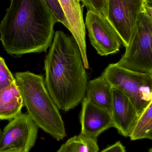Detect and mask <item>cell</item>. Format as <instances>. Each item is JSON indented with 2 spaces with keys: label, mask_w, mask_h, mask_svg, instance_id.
<instances>
[{
  "label": "cell",
  "mask_w": 152,
  "mask_h": 152,
  "mask_svg": "<svg viewBox=\"0 0 152 152\" xmlns=\"http://www.w3.org/2000/svg\"><path fill=\"white\" fill-rule=\"evenodd\" d=\"M56 22L43 0H11L0 24V40L12 56L46 52Z\"/></svg>",
  "instance_id": "6da1fadb"
},
{
  "label": "cell",
  "mask_w": 152,
  "mask_h": 152,
  "mask_svg": "<svg viewBox=\"0 0 152 152\" xmlns=\"http://www.w3.org/2000/svg\"><path fill=\"white\" fill-rule=\"evenodd\" d=\"M50 47L45 59V84L58 108L68 112L84 98L87 74L73 37L58 30Z\"/></svg>",
  "instance_id": "7a4b0ae2"
},
{
  "label": "cell",
  "mask_w": 152,
  "mask_h": 152,
  "mask_svg": "<svg viewBox=\"0 0 152 152\" xmlns=\"http://www.w3.org/2000/svg\"><path fill=\"white\" fill-rule=\"evenodd\" d=\"M27 113L38 128L57 141L67 136L59 108L48 93L43 76L29 71L15 75Z\"/></svg>",
  "instance_id": "3957f363"
},
{
  "label": "cell",
  "mask_w": 152,
  "mask_h": 152,
  "mask_svg": "<svg viewBox=\"0 0 152 152\" xmlns=\"http://www.w3.org/2000/svg\"><path fill=\"white\" fill-rule=\"evenodd\" d=\"M101 75L127 96L139 115L152 101V74L129 70L112 63Z\"/></svg>",
  "instance_id": "277c9868"
},
{
  "label": "cell",
  "mask_w": 152,
  "mask_h": 152,
  "mask_svg": "<svg viewBox=\"0 0 152 152\" xmlns=\"http://www.w3.org/2000/svg\"><path fill=\"white\" fill-rule=\"evenodd\" d=\"M117 64L125 68L152 74V17L140 14L130 42Z\"/></svg>",
  "instance_id": "5b68a950"
},
{
  "label": "cell",
  "mask_w": 152,
  "mask_h": 152,
  "mask_svg": "<svg viewBox=\"0 0 152 152\" xmlns=\"http://www.w3.org/2000/svg\"><path fill=\"white\" fill-rule=\"evenodd\" d=\"M145 3V0H109L107 19L126 48L129 45Z\"/></svg>",
  "instance_id": "8992f818"
},
{
  "label": "cell",
  "mask_w": 152,
  "mask_h": 152,
  "mask_svg": "<svg viewBox=\"0 0 152 152\" xmlns=\"http://www.w3.org/2000/svg\"><path fill=\"white\" fill-rule=\"evenodd\" d=\"M85 26L88 30L91 45L101 56L119 52L122 42L109 20L102 14L88 10Z\"/></svg>",
  "instance_id": "52a82bcc"
},
{
  "label": "cell",
  "mask_w": 152,
  "mask_h": 152,
  "mask_svg": "<svg viewBox=\"0 0 152 152\" xmlns=\"http://www.w3.org/2000/svg\"><path fill=\"white\" fill-rule=\"evenodd\" d=\"M38 127L28 113H21L5 127L0 138V151L21 149L27 151L34 147Z\"/></svg>",
  "instance_id": "ba28073f"
},
{
  "label": "cell",
  "mask_w": 152,
  "mask_h": 152,
  "mask_svg": "<svg viewBox=\"0 0 152 152\" xmlns=\"http://www.w3.org/2000/svg\"><path fill=\"white\" fill-rule=\"evenodd\" d=\"M80 134L97 139L105 130L114 127L111 112L86 98L82 102L80 115Z\"/></svg>",
  "instance_id": "9c48e42d"
},
{
  "label": "cell",
  "mask_w": 152,
  "mask_h": 152,
  "mask_svg": "<svg viewBox=\"0 0 152 152\" xmlns=\"http://www.w3.org/2000/svg\"><path fill=\"white\" fill-rule=\"evenodd\" d=\"M111 114L114 128L121 135L129 137L139 114L127 96L113 87Z\"/></svg>",
  "instance_id": "30bf717a"
},
{
  "label": "cell",
  "mask_w": 152,
  "mask_h": 152,
  "mask_svg": "<svg viewBox=\"0 0 152 152\" xmlns=\"http://www.w3.org/2000/svg\"><path fill=\"white\" fill-rule=\"evenodd\" d=\"M67 18L71 32L79 47L86 69L89 68L86 43V28L83 7L79 0H58Z\"/></svg>",
  "instance_id": "8fae6325"
},
{
  "label": "cell",
  "mask_w": 152,
  "mask_h": 152,
  "mask_svg": "<svg viewBox=\"0 0 152 152\" xmlns=\"http://www.w3.org/2000/svg\"><path fill=\"white\" fill-rule=\"evenodd\" d=\"M23 100L16 80L0 90V120L10 121L21 113Z\"/></svg>",
  "instance_id": "7c38bea8"
},
{
  "label": "cell",
  "mask_w": 152,
  "mask_h": 152,
  "mask_svg": "<svg viewBox=\"0 0 152 152\" xmlns=\"http://www.w3.org/2000/svg\"><path fill=\"white\" fill-rule=\"evenodd\" d=\"M85 98L111 112L112 103V86L102 75L87 83Z\"/></svg>",
  "instance_id": "4fadbf2b"
},
{
  "label": "cell",
  "mask_w": 152,
  "mask_h": 152,
  "mask_svg": "<svg viewBox=\"0 0 152 152\" xmlns=\"http://www.w3.org/2000/svg\"><path fill=\"white\" fill-rule=\"evenodd\" d=\"M129 137L132 141L152 139V101L139 114Z\"/></svg>",
  "instance_id": "5bb4252c"
},
{
  "label": "cell",
  "mask_w": 152,
  "mask_h": 152,
  "mask_svg": "<svg viewBox=\"0 0 152 152\" xmlns=\"http://www.w3.org/2000/svg\"><path fill=\"white\" fill-rule=\"evenodd\" d=\"M99 150L97 139L80 134L69 138L57 152H98Z\"/></svg>",
  "instance_id": "9a60e30c"
},
{
  "label": "cell",
  "mask_w": 152,
  "mask_h": 152,
  "mask_svg": "<svg viewBox=\"0 0 152 152\" xmlns=\"http://www.w3.org/2000/svg\"><path fill=\"white\" fill-rule=\"evenodd\" d=\"M47 5L51 12L54 16L56 22H60L68 29H69V26L67 18L61 7L58 0H43Z\"/></svg>",
  "instance_id": "2e32d148"
},
{
  "label": "cell",
  "mask_w": 152,
  "mask_h": 152,
  "mask_svg": "<svg viewBox=\"0 0 152 152\" xmlns=\"http://www.w3.org/2000/svg\"><path fill=\"white\" fill-rule=\"evenodd\" d=\"M14 81L15 78L9 70L3 58L0 56V90L8 87Z\"/></svg>",
  "instance_id": "e0dca14e"
},
{
  "label": "cell",
  "mask_w": 152,
  "mask_h": 152,
  "mask_svg": "<svg viewBox=\"0 0 152 152\" xmlns=\"http://www.w3.org/2000/svg\"><path fill=\"white\" fill-rule=\"evenodd\" d=\"M87 10L95 11L107 18L109 0H86Z\"/></svg>",
  "instance_id": "ac0fdd59"
},
{
  "label": "cell",
  "mask_w": 152,
  "mask_h": 152,
  "mask_svg": "<svg viewBox=\"0 0 152 152\" xmlns=\"http://www.w3.org/2000/svg\"><path fill=\"white\" fill-rule=\"evenodd\" d=\"M101 152H126V150L122 144L120 142H117Z\"/></svg>",
  "instance_id": "d6986e66"
},
{
  "label": "cell",
  "mask_w": 152,
  "mask_h": 152,
  "mask_svg": "<svg viewBox=\"0 0 152 152\" xmlns=\"http://www.w3.org/2000/svg\"><path fill=\"white\" fill-rule=\"evenodd\" d=\"M0 152H29L21 149H10L0 151Z\"/></svg>",
  "instance_id": "ffe728a7"
},
{
  "label": "cell",
  "mask_w": 152,
  "mask_h": 152,
  "mask_svg": "<svg viewBox=\"0 0 152 152\" xmlns=\"http://www.w3.org/2000/svg\"><path fill=\"white\" fill-rule=\"evenodd\" d=\"M145 3L149 5L152 6V0H145Z\"/></svg>",
  "instance_id": "44dd1931"
},
{
  "label": "cell",
  "mask_w": 152,
  "mask_h": 152,
  "mask_svg": "<svg viewBox=\"0 0 152 152\" xmlns=\"http://www.w3.org/2000/svg\"><path fill=\"white\" fill-rule=\"evenodd\" d=\"M79 1H80V2L82 3L83 6L86 7V0H79Z\"/></svg>",
  "instance_id": "7402d4cb"
},
{
  "label": "cell",
  "mask_w": 152,
  "mask_h": 152,
  "mask_svg": "<svg viewBox=\"0 0 152 152\" xmlns=\"http://www.w3.org/2000/svg\"><path fill=\"white\" fill-rule=\"evenodd\" d=\"M2 130H1V129H0V138H1V136L2 135Z\"/></svg>",
  "instance_id": "603a6c76"
},
{
  "label": "cell",
  "mask_w": 152,
  "mask_h": 152,
  "mask_svg": "<svg viewBox=\"0 0 152 152\" xmlns=\"http://www.w3.org/2000/svg\"><path fill=\"white\" fill-rule=\"evenodd\" d=\"M149 152H152V149H150V151Z\"/></svg>",
  "instance_id": "cb8c5ba5"
}]
</instances>
